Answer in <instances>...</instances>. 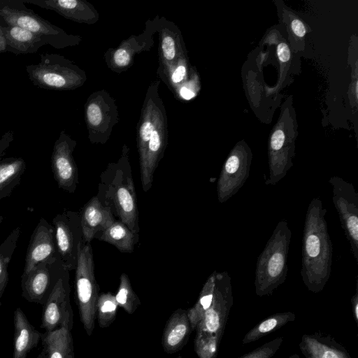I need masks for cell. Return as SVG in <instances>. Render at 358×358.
<instances>
[{
  "label": "cell",
  "mask_w": 358,
  "mask_h": 358,
  "mask_svg": "<svg viewBox=\"0 0 358 358\" xmlns=\"http://www.w3.org/2000/svg\"><path fill=\"white\" fill-rule=\"evenodd\" d=\"M114 60L118 66H124L128 64L130 56L125 50L119 49L114 54Z\"/></svg>",
  "instance_id": "cell-34"
},
{
  "label": "cell",
  "mask_w": 358,
  "mask_h": 358,
  "mask_svg": "<svg viewBox=\"0 0 358 358\" xmlns=\"http://www.w3.org/2000/svg\"><path fill=\"white\" fill-rule=\"evenodd\" d=\"M13 358H26L41 341L43 334L28 320L24 313L17 308L13 314Z\"/></svg>",
  "instance_id": "cell-19"
},
{
  "label": "cell",
  "mask_w": 358,
  "mask_h": 358,
  "mask_svg": "<svg viewBox=\"0 0 358 358\" xmlns=\"http://www.w3.org/2000/svg\"><path fill=\"white\" fill-rule=\"evenodd\" d=\"M115 298L118 306L128 314H133L141 305V301L131 286L130 280L126 273L120 277V285Z\"/></svg>",
  "instance_id": "cell-27"
},
{
  "label": "cell",
  "mask_w": 358,
  "mask_h": 358,
  "mask_svg": "<svg viewBox=\"0 0 358 358\" xmlns=\"http://www.w3.org/2000/svg\"><path fill=\"white\" fill-rule=\"evenodd\" d=\"M0 16L6 25L17 26L42 38L47 45L62 48L74 44L76 38L27 8L22 0L0 1Z\"/></svg>",
  "instance_id": "cell-6"
},
{
  "label": "cell",
  "mask_w": 358,
  "mask_h": 358,
  "mask_svg": "<svg viewBox=\"0 0 358 358\" xmlns=\"http://www.w3.org/2000/svg\"><path fill=\"white\" fill-rule=\"evenodd\" d=\"M69 271L65 270L43 306L41 327L52 331L66 327L72 330L73 313L70 303Z\"/></svg>",
  "instance_id": "cell-11"
},
{
  "label": "cell",
  "mask_w": 358,
  "mask_h": 358,
  "mask_svg": "<svg viewBox=\"0 0 358 358\" xmlns=\"http://www.w3.org/2000/svg\"><path fill=\"white\" fill-rule=\"evenodd\" d=\"M26 71L35 86L45 90H68L78 82L77 71L71 63L56 54H41L40 62L27 65Z\"/></svg>",
  "instance_id": "cell-7"
},
{
  "label": "cell",
  "mask_w": 358,
  "mask_h": 358,
  "mask_svg": "<svg viewBox=\"0 0 358 358\" xmlns=\"http://www.w3.org/2000/svg\"><path fill=\"white\" fill-rule=\"evenodd\" d=\"M25 169L22 157H6L0 160V200L12 194L20 182Z\"/></svg>",
  "instance_id": "cell-22"
},
{
  "label": "cell",
  "mask_w": 358,
  "mask_h": 358,
  "mask_svg": "<svg viewBox=\"0 0 358 358\" xmlns=\"http://www.w3.org/2000/svg\"><path fill=\"white\" fill-rule=\"evenodd\" d=\"M20 232V227H15L0 245V307L8 282V264L16 249Z\"/></svg>",
  "instance_id": "cell-25"
},
{
  "label": "cell",
  "mask_w": 358,
  "mask_h": 358,
  "mask_svg": "<svg viewBox=\"0 0 358 358\" xmlns=\"http://www.w3.org/2000/svg\"><path fill=\"white\" fill-rule=\"evenodd\" d=\"M96 238L114 245L122 252L128 253L134 251V245L138 240V237L120 220H115L110 226L99 233Z\"/></svg>",
  "instance_id": "cell-23"
},
{
  "label": "cell",
  "mask_w": 358,
  "mask_h": 358,
  "mask_svg": "<svg viewBox=\"0 0 358 358\" xmlns=\"http://www.w3.org/2000/svg\"><path fill=\"white\" fill-rule=\"evenodd\" d=\"M36 358H48L47 352L45 348L43 347L41 352Z\"/></svg>",
  "instance_id": "cell-41"
},
{
  "label": "cell",
  "mask_w": 358,
  "mask_h": 358,
  "mask_svg": "<svg viewBox=\"0 0 358 358\" xmlns=\"http://www.w3.org/2000/svg\"><path fill=\"white\" fill-rule=\"evenodd\" d=\"M96 196L138 237L137 198L131 168L126 155L117 162L110 164L102 172Z\"/></svg>",
  "instance_id": "cell-2"
},
{
  "label": "cell",
  "mask_w": 358,
  "mask_h": 358,
  "mask_svg": "<svg viewBox=\"0 0 358 358\" xmlns=\"http://www.w3.org/2000/svg\"><path fill=\"white\" fill-rule=\"evenodd\" d=\"M118 305L111 292L99 295L96 306V315L101 328L109 327L115 320Z\"/></svg>",
  "instance_id": "cell-28"
},
{
  "label": "cell",
  "mask_w": 358,
  "mask_h": 358,
  "mask_svg": "<svg viewBox=\"0 0 358 358\" xmlns=\"http://www.w3.org/2000/svg\"><path fill=\"white\" fill-rule=\"evenodd\" d=\"M75 285L76 301L80 321L88 336L94 331L96 306L99 297V285L94 275L92 249L83 241L78 248Z\"/></svg>",
  "instance_id": "cell-5"
},
{
  "label": "cell",
  "mask_w": 358,
  "mask_h": 358,
  "mask_svg": "<svg viewBox=\"0 0 358 358\" xmlns=\"http://www.w3.org/2000/svg\"><path fill=\"white\" fill-rule=\"evenodd\" d=\"M192 331L187 310H175L163 331L162 344L164 352L173 354L180 350L187 343Z\"/></svg>",
  "instance_id": "cell-17"
},
{
  "label": "cell",
  "mask_w": 358,
  "mask_h": 358,
  "mask_svg": "<svg viewBox=\"0 0 358 358\" xmlns=\"http://www.w3.org/2000/svg\"><path fill=\"white\" fill-rule=\"evenodd\" d=\"M58 256L63 268L76 269L78 248L83 241L80 216L76 212L64 210L52 219Z\"/></svg>",
  "instance_id": "cell-10"
},
{
  "label": "cell",
  "mask_w": 358,
  "mask_h": 358,
  "mask_svg": "<svg viewBox=\"0 0 358 358\" xmlns=\"http://www.w3.org/2000/svg\"><path fill=\"white\" fill-rule=\"evenodd\" d=\"M296 315L291 311L273 314L257 324L244 336L243 344L256 341L276 331L289 322L294 321Z\"/></svg>",
  "instance_id": "cell-24"
},
{
  "label": "cell",
  "mask_w": 358,
  "mask_h": 358,
  "mask_svg": "<svg viewBox=\"0 0 358 358\" xmlns=\"http://www.w3.org/2000/svg\"><path fill=\"white\" fill-rule=\"evenodd\" d=\"M252 154L244 142L238 143L224 163L217 185L218 201L223 203L235 195L246 182Z\"/></svg>",
  "instance_id": "cell-9"
},
{
  "label": "cell",
  "mask_w": 358,
  "mask_h": 358,
  "mask_svg": "<svg viewBox=\"0 0 358 358\" xmlns=\"http://www.w3.org/2000/svg\"><path fill=\"white\" fill-rule=\"evenodd\" d=\"M326 213L321 199H313L303 226L301 276L308 290L313 293L322 291L331 272L333 250Z\"/></svg>",
  "instance_id": "cell-1"
},
{
  "label": "cell",
  "mask_w": 358,
  "mask_h": 358,
  "mask_svg": "<svg viewBox=\"0 0 358 358\" xmlns=\"http://www.w3.org/2000/svg\"><path fill=\"white\" fill-rule=\"evenodd\" d=\"M3 217L2 215H0V224L3 222Z\"/></svg>",
  "instance_id": "cell-43"
},
{
  "label": "cell",
  "mask_w": 358,
  "mask_h": 358,
  "mask_svg": "<svg viewBox=\"0 0 358 358\" xmlns=\"http://www.w3.org/2000/svg\"><path fill=\"white\" fill-rule=\"evenodd\" d=\"M295 137L296 135L285 131L280 126L271 134L268 147V177L266 185H276L293 166Z\"/></svg>",
  "instance_id": "cell-13"
},
{
  "label": "cell",
  "mask_w": 358,
  "mask_h": 358,
  "mask_svg": "<svg viewBox=\"0 0 358 358\" xmlns=\"http://www.w3.org/2000/svg\"><path fill=\"white\" fill-rule=\"evenodd\" d=\"M233 301L229 274L216 271L212 303L195 329L194 350L198 358L217 357Z\"/></svg>",
  "instance_id": "cell-3"
},
{
  "label": "cell",
  "mask_w": 358,
  "mask_h": 358,
  "mask_svg": "<svg viewBox=\"0 0 358 358\" xmlns=\"http://www.w3.org/2000/svg\"><path fill=\"white\" fill-rule=\"evenodd\" d=\"M64 271L60 259L54 263L38 264L21 276L22 297L29 302L43 306Z\"/></svg>",
  "instance_id": "cell-12"
},
{
  "label": "cell",
  "mask_w": 358,
  "mask_h": 358,
  "mask_svg": "<svg viewBox=\"0 0 358 358\" xmlns=\"http://www.w3.org/2000/svg\"><path fill=\"white\" fill-rule=\"evenodd\" d=\"M291 239L287 221H279L257 259L255 287L258 296L272 294L285 282Z\"/></svg>",
  "instance_id": "cell-4"
},
{
  "label": "cell",
  "mask_w": 358,
  "mask_h": 358,
  "mask_svg": "<svg viewBox=\"0 0 358 358\" xmlns=\"http://www.w3.org/2000/svg\"><path fill=\"white\" fill-rule=\"evenodd\" d=\"M277 55L281 62H287L290 59V50L285 43H280L277 48Z\"/></svg>",
  "instance_id": "cell-35"
},
{
  "label": "cell",
  "mask_w": 358,
  "mask_h": 358,
  "mask_svg": "<svg viewBox=\"0 0 358 358\" xmlns=\"http://www.w3.org/2000/svg\"><path fill=\"white\" fill-rule=\"evenodd\" d=\"M154 130V126L149 122H144L141 129V137L144 143H148L150 135Z\"/></svg>",
  "instance_id": "cell-36"
},
{
  "label": "cell",
  "mask_w": 358,
  "mask_h": 358,
  "mask_svg": "<svg viewBox=\"0 0 358 358\" xmlns=\"http://www.w3.org/2000/svg\"><path fill=\"white\" fill-rule=\"evenodd\" d=\"M215 273L213 271L204 283L196 303L187 310L188 318L192 329L195 330L206 310L210 307L215 286Z\"/></svg>",
  "instance_id": "cell-26"
},
{
  "label": "cell",
  "mask_w": 358,
  "mask_h": 358,
  "mask_svg": "<svg viewBox=\"0 0 358 358\" xmlns=\"http://www.w3.org/2000/svg\"><path fill=\"white\" fill-rule=\"evenodd\" d=\"M185 72H186V69H185V67L184 66H179L176 70L175 71L173 72V75H172V80L173 82L177 83H179L180 82L185 75Z\"/></svg>",
  "instance_id": "cell-38"
},
{
  "label": "cell",
  "mask_w": 358,
  "mask_h": 358,
  "mask_svg": "<svg viewBox=\"0 0 358 358\" xmlns=\"http://www.w3.org/2000/svg\"><path fill=\"white\" fill-rule=\"evenodd\" d=\"M289 358H300V357L297 354H293V355H290L289 357Z\"/></svg>",
  "instance_id": "cell-42"
},
{
  "label": "cell",
  "mask_w": 358,
  "mask_h": 358,
  "mask_svg": "<svg viewBox=\"0 0 358 358\" xmlns=\"http://www.w3.org/2000/svg\"><path fill=\"white\" fill-rule=\"evenodd\" d=\"M3 29L7 41V52L15 55L34 53L47 45L42 38L25 29L6 25L3 26Z\"/></svg>",
  "instance_id": "cell-20"
},
{
  "label": "cell",
  "mask_w": 358,
  "mask_h": 358,
  "mask_svg": "<svg viewBox=\"0 0 358 358\" xmlns=\"http://www.w3.org/2000/svg\"><path fill=\"white\" fill-rule=\"evenodd\" d=\"M299 347L306 358H351L344 347L329 335L303 334Z\"/></svg>",
  "instance_id": "cell-18"
},
{
  "label": "cell",
  "mask_w": 358,
  "mask_h": 358,
  "mask_svg": "<svg viewBox=\"0 0 358 358\" xmlns=\"http://www.w3.org/2000/svg\"><path fill=\"white\" fill-rule=\"evenodd\" d=\"M7 52V41L3 29V25L0 24V53Z\"/></svg>",
  "instance_id": "cell-39"
},
{
  "label": "cell",
  "mask_w": 358,
  "mask_h": 358,
  "mask_svg": "<svg viewBox=\"0 0 358 358\" xmlns=\"http://www.w3.org/2000/svg\"><path fill=\"white\" fill-rule=\"evenodd\" d=\"M87 115L89 122L93 126H97L102 120L100 108L95 103H92L88 106Z\"/></svg>",
  "instance_id": "cell-30"
},
{
  "label": "cell",
  "mask_w": 358,
  "mask_h": 358,
  "mask_svg": "<svg viewBox=\"0 0 358 358\" xmlns=\"http://www.w3.org/2000/svg\"><path fill=\"white\" fill-rule=\"evenodd\" d=\"M180 94L186 100H189L194 96V93L185 87L181 88Z\"/></svg>",
  "instance_id": "cell-40"
},
{
  "label": "cell",
  "mask_w": 358,
  "mask_h": 358,
  "mask_svg": "<svg viewBox=\"0 0 358 358\" xmlns=\"http://www.w3.org/2000/svg\"><path fill=\"white\" fill-rule=\"evenodd\" d=\"M177 358H182V356L178 355V356L177 357Z\"/></svg>",
  "instance_id": "cell-44"
},
{
  "label": "cell",
  "mask_w": 358,
  "mask_h": 358,
  "mask_svg": "<svg viewBox=\"0 0 358 358\" xmlns=\"http://www.w3.org/2000/svg\"><path fill=\"white\" fill-rule=\"evenodd\" d=\"M58 259L55 228L41 217L31 236L22 275L27 274L40 263H54Z\"/></svg>",
  "instance_id": "cell-15"
},
{
  "label": "cell",
  "mask_w": 358,
  "mask_h": 358,
  "mask_svg": "<svg viewBox=\"0 0 358 358\" xmlns=\"http://www.w3.org/2000/svg\"><path fill=\"white\" fill-rule=\"evenodd\" d=\"M0 19H1V16H0ZM1 24V23H0Z\"/></svg>",
  "instance_id": "cell-45"
},
{
  "label": "cell",
  "mask_w": 358,
  "mask_h": 358,
  "mask_svg": "<svg viewBox=\"0 0 358 358\" xmlns=\"http://www.w3.org/2000/svg\"><path fill=\"white\" fill-rule=\"evenodd\" d=\"M329 182L341 227L358 263V193L351 182L339 176L331 177Z\"/></svg>",
  "instance_id": "cell-8"
},
{
  "label": "cell",
  "mask_w": 358,
  "mask_h": 358,
  "mask_svg": "<svg viewBox=\"0 0 358 358\" xmlns=\"http://www.w3.org/2000/svg\"><path fill=\"white\" fill-rule=\"evenodd\" d=\"M282 341V337L276 338L238 358H272L280 349Z\"/></svg>",
  "instance_id": "cell-29"
},
{
  "label": "cell",
  "mask_w": 358,
  "mask_h": 358,
  "mask_svg": "<svg viewBox=\"0 0 358 358\" xmlns=\"http://www.w3.org/2000/svg\"><path fill=\"white\" fill-rule=\"evenodd\" d=\"M41 343L46 350L48 358H75L73 336L69 327L45 331Z\"/></svg>",
  "instance_id": "cell-21"
},
{
  "label": "cell",
  "mask_w": 358,
  "mask_h": 358,
  "mask_svg": "<svg viewBox=\"0 0 358 358\" xmlns=\"http://www.w3.org/2000/svg\"><path fill=\"white\" fill-rule=\"evenodd\" d=\"M162 50L165 58L171 60L176 55L175 43L170 36L165 37L162 41Z\"/></svg>",
  "instance_id": "cell-31"
},
{
  "label": "cell",
  "mask_w": 358,
  "mask_h": 358,
  "mask_svg": "<svg viewBox=\"0 0 358 358\" xmlns=\"http://www.w3.org/2000/svg\"><path fill=\"white\" fill-rule=\"evenodd\" d=\"M76 143L64 131L55 141L51 155V169L59 188L74 193L78 183V168L72 153Z\"/></svg>",
  "instance_id": "cell-14"
},
{
  "label": "cell",
  "mask_w": 358,
  "mask_h": 358,
  "mask_svg": "<svg viewBox=\"0 0 358 358\" xmlns=\"http://www.w3.org/2000/svg\"><path fill=\"white\" fill-rule=\"evenodd\" d=\"M292 31L294 35L298 36L299 38H303L306 34V28L299 19L294 18L291 21L290 23Z\"/></svg>",
  "instance_id": "cell-33"
},
{
  "label": "cell",
  "mask_w": 358,
  "mask_h": 358,
  "mask_svg": "<svg viewBox=\"0 0 358 358\" xmlns=\"http://www.w3.org/2000/svg\"><path fill=\"white\" fill-rule=\"evenodd\" d=\"M13 139L14 135L12 130L8 131L0 138V160L2 159L5 151L10 146Z\"/></svg>",
  "instance_id": "cell-32"
},
{
  "label": "cell",
  "mask_w": 358,
  "mask_h": 358,
  "mask_svg": "<svg viewBox=\"0 0 358 358\" xmlns=\"http://www.w3.org/2000/svg\"><path fill=\"white\" fill-rule=\"evenodd\" d=\"M80 216L83 242L90 243L97 234L110 226L115 221L111 210L103 206L96 196L83 206Z\"/></svg>",
  "instance_id": "cell-16"
},
{
  "label": "cell",
  "mask_w": 358,
  "mask_h": 358,
  "mask_svg": "<svg viewBox=\"0 0 358 358\" xmlns=\"http://www.w3.org/2000/svg\"><path fill=\"white\" fill-rule=\"evenodd\" d=\"M357 280L356 283V292L351 298V303L352 308V315L356 323H358V289H357Z\"/></svg>",
  "instance_id": "cell-37"
}]
</instances>
